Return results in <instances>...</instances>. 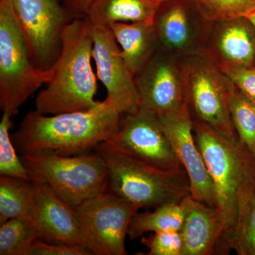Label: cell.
<instances>
[{"mask_svg": "<svg viewBox=\"0 0 255 255\" xmlns=\"http://www.w3.org/2000/svg\"><path fill=\"white\" fill-rule=\"evenodd\" d=\"M124 116L107 99L83 112L45 115L31 111L11 137L22 155H78L97 148L113 137L122 126Z\"/></svg>", "mask_w": 255, "mask_h": 255, "instance_id": "cell-1", "label": "cell"}, {"mask_svg": "<svg viewBox=\"0 0 255 255\" xmlns=\"http://www.w3.org/2000/svg\"><path fill=\"white\" fill-rule=\"evenodd\" d=\"M91 25L75 18L64 28L61 49L46 87L37 95L35 110L45 115L83 112L95 108L97 80L92 70Z\"/></svg>", "mask_w": 255, "mask_h": 255, "instance_id": "cell-2", "label": "cell"}, {"mask_svg": "<svg viewBox=\"0 0 255 255\" xmlns=\"http://www.w3.org/2000/svg\"><path fill=\"white\" fill-rule=\"evenodd\" d=\"M193 121L196 142L212 180L216 207L222 214L226 236L233 248L238 189L255 158L238 140H231L200 121Z\"/></svg>", "mask_w": 255, "mask_h": 255, "instance_id": "cell-3", "label": "cell"}, {"mask_svg": "<svg viewBox=\"0 0 255 255\" xmlns=\"http://www.w3.org/2000/svg\"><path fill=\"white\" fill-rule=\"evenodd\" d=\"M96 150L108 167L107 191L139 209L180 203L191 194L186 172L164 170L124 154Z\"/></svg>", "mask_w": 255, "mask_h": 255, "instance_id": "cell-4", "label": "cell"}, {"mask_svg": "<svg viewBox=\"0 0 255 255\" xmlns=\"http://www.w3.org/2000/svg\"><path fill=\"white\" fill-rule=\"evenodd\" d=\"M21 160L32 182L45 184L73 209L108 189V167L97 151L72 156L28 154Z\"/></svg>", "mask_w": 255, "mask_h": 255, "instance_id": "cell-5", "label": "cell"}, {"mask_svg": "<svg viewBox=\"0 0 255 255\" xmlns=\"http://www.w3.org/2000/svg\"><path fill=\"white\" fill-rule=\"evenodd\" d=\"M53 68L32 61L11 0H0V108L11 117L35 92L50 81Z\"/></svg>", "mask_w": 255, "mask_h": 255, "instance_id": "cell-6", "label": "cell"}, {"mask_svg": "<svg viewBox=\"0 0 255 255\" xmlns=\"http://www.w3.org/2000/svg\"><path fill=\"white\" fill-rule=\"evenodd\" d=\"M181 59L186 100L192 118L238 140L230 112L234 84L205 50Z\"/></svg>", "mask_w": 255, "mask_h": 255, "instance_id": "cell-7", "label": "cell"}, {"mask_svg": "<svg viewBox=\"0 0 255 255\" xmlns=\"http://www.w3.org/2000/svg\"><path fill=\"white\" fill-rule=\"evenodd\" d=\"M82 246L97 255H126V238L139 209L109 191L75 207Z\"/></svg>", "mask_w": 255, "mask_h": 255, "instance_id": "cell-8", "label": "cell"}, {"mask_svg": "<svg viewBox=\"0 0 255 255\" xmlns=\"http://www.w3.org/2000/svg\"><path fill=\"white\" fill-rule=\"evenodd\" d=\"M96 149L124 154L164 170L185 172L158 117L142 107L124 115L118 131Z\"/></svg>", "mask_w": 255, "mask_h": 255, "instance_id": "cell-9", "label": "cell"}, {"mask_svg": "<svg viewBox=\"0 0 255 255\" xmlns=\"http://www.w3.org/2000/svg\"><path fill=\"white\" fill-rule=\"evenodd\" d=\"M33 64L49 70L61 49L64 28L73 20L60 0H11Z\"/></svg>", "mask_w": 255, "mask_h": 255, "instance_id": "cell-10", "label": "cell"}, {"mask_svg": "<svg viewBox=\"0 0 255 255\" xmlns=\"http://www.w3.org/2000/svg\"><path fill=\"white\" fill-rule=\"evenodd\" d=\"M90 22V21H89ZM91 25L92 58L97 76L107 92V100L119 113L133 114L140 108L135 78L128 68L110 26Z\"/></svg>", "mask_w": 255, "mask_h": 255, "instance_id": "cell-11", "label": "cell"}, {"mask_svg": "<svg viewBox=\"0 0 255 255\" xmlns=\"http://www.w3.org/2000/svg\"><path fill=\"white\" fill-rule=\"evenodd\" d=\"M154 26L161 49L179 58L204 51L211 22L191 0H168L159 5Z\"/></svg>", "mask_w": 255, "mask_h": 255, "instance_id": "cell-12", "label": "cell"}, {"mask_svg": "<svg viewBox=\"0 0 255 255\" xmlns=\"http://www.w3.org/2000/svg\"><path fill=\"white\" fill-rule=\"evenodd\" d=\"M134 78L142 108L159 116L187 105L182 59L175 55L159 48Z\"/></svg>", "mask_w": 255, "mask_h": 255, "instance_id": "cell-13", "label": "cell"}, {"mask_svg": "<svg viewBox=\"0 0 255 255\" xmlns=\"http://www.w3.org/2000/svg\"><path fill=\"white\" fill-rule=\"evenodd\" d=\"M190 185V195L216 206L214 185L194 135V121L187 105L182 110L157 116Z\"/></svg>", "mask_w": 255, "mask_h": 255, "instance_id": "cell-14", "label": "cell"}, {"mask_svg": "<svg viewBox=\"0 0 255 255\" xmlns=\"http://www.w3.org/2000/svg\"><path fill=\"white\" fill-rule=\"evenodd\" d=\"M184 210L180 233L183 255H226L233 251L226 236L224 220L216 206L186 196L180 202Z\"/></svg>", "mask_w": 255, "mask_h": 255, "instance_id": "cell-15", "label": "cell"}, {"mask_svg": "<svg viewBox=\"0 0 255 255\" xmlns=\"http://www.w3.org/2000/svg\"><path fill=\"white\" fill-rule=\"evenodd\" d=\"M205 51L223 69L254 67L255 26L246 16L211 22Z\"/></svg>", "mask_w": 255, "mask_h": 255, "instance_id": "cell-16", "label": "cell"}, {"mask_svg": "<svg viewBox=\"0 0 255 255\" xmlns=\"http://www.w3.org/2000/svg\"><path fill=\"white\" fill-rule=\"evenodd\" d=\"M35 184L36 201L33 221L39 232L40 240L82 246L75 209L45 184Z\"/></svg>", "mask_w": 255, "mask_h": 255, "instance_id": "cell-17", "label": "cell"}, {"mask_svg": "<svg viewBox=\"0 0 255 255\" xmlns=\"http://www.w3.org/2000/svg\"><path fill=\"white\" fill-rule=\"evenodd\" d=\"M128 68L135 76L159 48L152 22L114 23L110 26Z\"/></svg>", "mask_w": 255, "mask_h": 255, "instance_id": "cell-18", "label": "cell"}, {"mask_svg": "<svg viewBox=\"0 0 255 255\" xmlns=\"http://www.w3.org/2000/svg\"><path fill=\"white\" fill-rule=\"evenodd\" d=\"M159 4L151 0H95L87 11L92 25L152 22Z\"/></svg>", "mask_w": 255, "mask_h": 255, "instance_id": "cell-19", "label": "cell"}, {"mask_svg": "<svg viewBox=\"0 0 255 255\" xmlns=\"http://www.w3.org/2000/svg\"><path fill=\"white\" fill-rule=\"evenodd\" d=\"M233 251L238 255H255V164L238 189Z\"/></svg>", "mask_w": 255, "mask_h": 255, "instance_id": "cell-20", "label": "cell"}, {"mask_svg": "<svg viewBox=\"0 0 255 255\" xmlns=\"http://www.w3.org/2000/svg\"><path fill=\"white\" fill-rule=\"evenodd\" d=\"M36 201V187L31 180L1 176L0 224L21 218L33 220Z\"/></svg>", "mask_w": 255, "mask_h": 255, "instance_id": "cell-21", "label": "cell"}, {"mask_svg": "<svg viewBox=\"0 0 255 255\" xmlns=\"http://www.w3.org/2000/svg\"><path fill=\"white\" fill-rule=\"evenodd\" d=\"M184 210L180 203H169L150 212L135 213L129 225L128 236L130 240L142 237L147 233L180 231Z\"/></svg>", "mask_w": 255, "mask_h": 255, "instance_id": "cell-22", "label": "cell"}, {"mask_svg": "<svg viewBox=\"0 0 255 255\" xmlns=\"http://www.w3.org/2000/svg\"><path fill=\"white\" fill-rule=\"evenodd\" d=\"M40 234L33 220L14 218L0 224V255H28Z\"/></svg>", "mask_w": 255, "mask_h": 255, "instance_id": "cell-23", "label": "cell"}, {"mask_svg": "<svg viewBox=\"0 0 255 255\" xmlns=\"http://www.w3.org/2000/svg\"><path fill=\"white\" fill-rule=\"evenodd\" d=\"M230 112L238 142L255 158V103L236 87Z\"/></svg>", "mask_w": 255, "mask_h": 255, "instance_id": "cell-24", "label": "cell"}, {"mask_svg": "<svg viewBox=\"0 0 255 255\" xmlns=\"http://www.w3.org/2000/svg\"><path fill=\"white\" fill-rule=\"evenodd\" d=\"M209 22L247 16L255 11V0H191Z\"/></svg>", "mask_w": 255, "mask_h": 255, "instance_id": "cell-25", "label": "cell"}, {"mask_svg": "<svg viewBox=\"0 0 255 255\" xmlns=\"http://www.w3.org/2000/svg\"><path fill=\"white\" fill-rule=\"evenodd\" d=\"M11 117L3 113L0 122V175L31 180L27 169L16 154L12 137L10 135Z\"/></svg>", "mask_w": 255, "mask_h": 255, "instance_id": "cell-26", "label": "cell"}, {"mask_svg": "<svg viewBox=\"0 0 255 255\" xmlns=\"http://www.w3.org/2000/svg\"><path fill=\"white\" fill-rule=\"evenodd\" d=\"M142 244L149 250L148 255H183L184 244L180 231L152 233L142 237Z\"/></svg>", "mask_w": 255, "mask_h": 255, "instance_id": "cell-27", "label": "cell"}, {"mask_svg": "<svg viewBox=\"0 0 255 255\" xmlns=\"http://www.w3.org/2000/svg\"><path fill=\"white\" fill-rule=\"evenodd\" d=\"M92 253L83 246L58 244L36 240L28 250V255H91Z\"/></svg>", "mask_w": 255, "mask_h": 255, "instance_id": "cell-28", "label": "cell"}, {"mask_svg": "<svg viewBox=\"0 0 255 255\" xmlns=\"http://www.w3.org/2000/svg\"><path fill=\"white\" fill-rule=\"evenodd\" d=\"M223 70L235 87L255 103V67Z\"/></svg>", "mask_w": 255, "mask_h": 255, "instance_id": "cell-29", "label": "cell"}, {"mask_svg": "<svg viewBox=\"0 0 255 255\" xmlns=\"http://www.w3.org/2000/svg\"><path fill=\"white\" fill-rule=\"evenodd\" d=\"M95 0H60L73 19L86 17L87 11Z\"/></svg>", "mask_w": 255, "mask_h": 255, "instance_id": "cell-30", "label": "cell"}, {"mask_svg": "<svg viewBox=\"0 0 255 255\" xmlns=\"http://www.w3.org/2000/svg\"><path fill=\"white\" fill-rule=\"evenodd\" d=\"M246 17L249 18L251 22L253 23V25L255 26V11L251 13L249 15H248Z\"/></svg>", "mask_w": 255, "mask_h": 255, "instance_id": "cell-31", "label": "cell"}, {"mask_svg": "<svg viewBox=\"0 0 255 255\" xmlns=\"http://www.w3.org/2000/svg\"><path fill=\"white\" fill-rule=\"evenodd\" d=\"M151 1H155V2L158 3V4H161L162 3L164 2V1H168V0H151Z\"/></svg>", "mask_w": 255, "mask_h": 255, "instance_id": "cell-32", "label": "cell"}, {"mask_svg": "<svg viewBox=\"0 0 255 255\" xmlns=\"http://www.w3.org/2000/svg\"></svg>", "mask_w": 255, "mask_h": 255, "instance_id": "cell-33", "label": "cell"}]
</instances>
